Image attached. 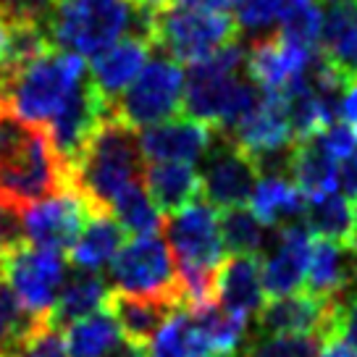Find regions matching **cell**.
<instances>
[{
    "instance_id": "obj_24",
    "label": "cell",
    "mask_w": 357,
    "mask_h": 357,
    "mask_svg": "<svg viewBox=\"0 0 357 357\" xmlns=\"http://www.w3.org/2000/svg\"><path fill=\"white\" fill-rule=\"evenodd\" d=\"M123 239H126V231L111 213H95L84 223L77 245L71 247V263L79 271L98 273L105 266H111L113 257L119 255V250L123 247Z\"/></svg>"
},
{
    "instance_id": "obj_18",
    "label": "cell",
    "mask_w": 357,
    "mask_h": 357,
    "mask_svg": "<svg viewBox=\"0 0 357 357\" xmlns=\"http://www.w3.org/2000/svg\"><path fill=\"white\" fill-rule=\"evenodd\" d=\"M357 284V252L352 247L315 239L307 260L305 287L307 294L321 300H342Z\"/></svg>"
},
{
    "instance_id": "obj_45",
    "label": "cell",
    "mask_w": 357,
    "mask_h": 357,
    "mask_svg": "<svg viewBox=\"0 0 357 357\" xmlns=\"http://www.w3.org/2000/svg\"><path fill=\"white\" fill-rule=\"evenodd\" d=\"M129 3L134 6V11L147 13V16H158V13L174 8L178 0H129Z\"/></svg>"
},
{
    "instance_id": "obj_13",
    "label": "cell",
    "mask_w": 357,
    "mask_h": 357,
    "mask_svg": "<svg viewBox=\"0 0 357 357\" xmlns=\"http://www.w3.org/2000/svg\"><path fill=\"white\" fill-rule=\"evenodd\" d=\"M318 53L302 50L297 45L281 40L279 34H263L250 45L245 56L247 79L263 95H281L289 82L307 74Z\"/></svg>"
},
{
    "instance_id": "obj_8",
    "label": "cell",
    "mask_w": 357,
    "mask_h": 357,
    "mask_svg": "<svg viewBox=\"0 0 357 357\" xmlns=\"http://www.w3.org/2000/svg\"><path fill=\"white\" fill-rule=\"evenodd\" d=\"M0 276L34 318L47 321L58 291L66 281V260L61 252L40 250L24 242L0 255Z\"/></svg>"
},
{
    "instance_id": "obj_30",
    "label": "cell",
    "mask_w": 357,
    "mask_h": 357,
    "mask_svg": "<svg viewBox=\"0 0 357 357\" xmlns=\"http://www.w3.org/2000/svg\"><path fill=\"white\" fill-rule=\"evenodd\" d=\"M192 312V318L197 321V326L202 328V334L208 336V342L213 347V355H231L239 349L242 339L247 331V318L236 315V312L226 310L221 302L205 300L195 307H187Z\"/></svg>"
},
{
    "instance_id": "obj_15",
    "label": "cell",
    "mask_w": 357,
    "mask_h": 357,
    "mask_svg": "<svg viewBox=\"0 0 357 357\" xmlns=\"http://www.w3.org/2000/svg\"><path fill=\"white\" fill-rule=\"evenodd\" d=\"M312 236L305 229V223H289L284 229H276V245L273 252L263 260V291L273 300L297 294L305 276H307V260H310Z\"/></svg>"
},
{
    "instance_id": "obj_29",
    "label": "cell",
    "mask_w": 357,
    "mask_h": 357,
    "mask_svg": "<svg viewBox=\"0 0 357 357\" xmlns=\"http://www.w3.org/2000/svg\"><path fill=\"white\" fill-rule=\"evenodd\" d=\"M302 221L310 236L315 234L318 239L339 242L347 247L352 242V208L339 192H328V195L307 200Z\"/></svg>"
},
{
    "instance_id": "obj_12",
    "label": "cell",
    "mask_w": 357,
    "mask_h": 357,
    "mask_svg": "<svg viewBox=\"0 0 357 357\" xmlns=\"http://www.w3.org/2000/svg\"><path fill=\"white\" fill-rule=\"evenodd\" d=\"M336 300H321L307 291L266 302L257 310V336H321L328 342Z\"/></svg>"
},
{
    "instance_id": "obj_38",
    "label": "cell",
    "mask_w": 357,
    "mask_h": 357,
    "mask_svg": "<svg viewBox=\"0 0 357 357\" xmlns=\"http://www.w3.org/2000/svg\"><path fill=\"white\" fill-rule=\"evenodd\" d=\"M56 0H0L3 24H45L53 13Z\"/></svg>"
},
{
    "instance_id": "obj_7",
    "label": "cell",
    "mask_w": 357,
    "mask_h": 357,
    "mask_svg": "<svg viewBox=\"0 0 357 357\" xmlns=\"http://www.w3.org/2000/svg\"><path fill=\"white\" fill-rule=\"evenodd\" d=\"M184 100V74L171 58H153L139 71V77L113 102V116L129 129H147L171 121L181 111Z\"/></svg>"
},
{
    "instance_id": "obj_46",
    "label": "cell",
    "mask_w": 357,
    "mask_h": 357,
    "mask_svg": "<svg viewBox=\"0 0 357 357\" xmlns=\"http://www.w3.org/2000/svg\"><path fill=\"white\" fill-rule=\"evenodd\" d=\"M176 6H190V8H200V11H221L226 13L231 0H178Z\"/></svg>"
},
{
    "instance_id": "obj_44",
    "label": "cell",
    "mask_w": 357,
    "mask_h": 357,
    "mask_svg": "<svg viewBox=\"0 0 357 357\" xmlns=\"http://www.w3.org/2000/svg\"><path fill=\"white\" fill-rule=\"evenodd\" d=\"M102 357H150V349H147V344H139V342H132V339L121 336V342Z\"/></svg>"
},
{
    "instance_id": "obj_39",
    "label": "cell",
    "mask_w": 357,
    "mask_h": 357,
    "mask_svg": "<svg viewBox=\"0 0 357 357\" xmlns=\"http://www.w3.org/2000/svg\"><path fill=\"white\" fill-rule=\"evenodd\" d=\"M328 342H342V344L352 347L357 352V291L352 289L347 297L336 300L334 324H331V334Z\"/></svg>"
},
{
    "instance_id": "obj_3",
    "label": "cell",
    "mask_w": 357,
    "mask_h": 357,
    "mask_svg": "<svg viewBox=\"0 0 357 357\" xmlns=\"http://www.w3.org/2000/svg\"><path fill=\"white\" fill-rule=\"evenodd\" d=\"M137 11L129 0H56L47 34L58 50L95 58L134 29Z\"/></svg>"
},
{
    "instance_id": "obj_48",
    "label": "cell",
    "mask_w": 357,
    "mask_h": 357,
    "mask_svg": "<svg viewBox=\"0 0 357 357\" xmlns=\"http://www.w3.org/2000/svg\"><path fill=\"white\" fill-rule=\"evenodd\" d=\"M349 247L357 252V200L352 205V242H349Z\"/></svg>"
},
{
    "instance_id": "obj_31",
    "label": "cell",
    "mask_w": 357,
    "mask_h": 357,
    "mask_svg": "<svg viewBox=\"0 0 357 357\" xmlns=\"http://www.w3.org/2000/svg\"><path fill=\"white\" fill-rule=\"evenodd\" d=\"M47 321L34 318L0 276V357H13Z\"/></svg>"
},
{
    "instance_id": "obj_10",
    "label": "cell",
    "mask_w": 357,
    "mask_h": 357,
    "mask_svg": "<svg viewBox=\"0 0 357 357\" xmlns=\"http://www.w3.org/2000/svg\"><path fill=\"white\" fill-rule=\"evenodd\" d=\"M111 116L113 102L105 100L87 77L79 84L77 92L66 100V105L56 113V119L45 126V132L50 137L61 160L68 166V171L77 163V158L82 155L89 137L98 132V126Z\"/></svg>"
},
{
    "instance_id": "obj_42",
    "label": "cell",
    "mask_w": 357,
    "mask_h": 357,
    "mask_svg": "<svg viewBox=\"0 0 357 357\" xmlns=\"http://www.w3.org/2000/svg\"><path fill=\"white\" fill-rule=\"evenodd\" d=\"M339 187L344 190L347 197L357 200V150L339 163Z\"/></svg>"
},
{
    "instance_id": "obj_51",
    "label": "cell",
    "mask_w": 357,
    "mask_h": 357,
    "mask_svg": "<svg viewBox=\"0 0 357 357\" xmlns=\"http://www.w3.org/2000/svg\"><path fill=\"white\" fill-rule=\"evenodd\" d=\"M355 132H357V129H355Z\"/></svg>"
},
{
    "instance_id": "obj_47",
    "label": "cell",
    "mask_w": 357,
    "mask_h": 357,
    "mask_svg": "<svg viewBox=\"0 0 357 357\" xmlns=\"http://www.w3.org/2000/svg\"><path fill=\"white\" fill-rule=\"evenodd\" d=\"M318 357H357V352L352 347L342 344V342H326V344L321 347Z\"/></svg>"
},
{
    "instance_id": "obj_11",
    "label": "cell",
    "mask_w": 357,
    "mask_h": 357,
    "mask_svg": "<svg viewBox=\"0 0 357 357\" xmlns=\"http://www.w3.org/2000/svg\"><path fill=\"white\" fill-rule=\"evenodd\" d=\"M89 215L92 213L79 195L74 192L58 195V197L37 202L24 211V239H26V245L40 247V250L63 252L77 245Z\"/></svg>"
},
{
    "instance_id": "obj_23",
    "label": "cell",
    "mask_w": 357,
    "mask_h": 357,
    "mask_svg": "<svg viewBox=\"0 0 357 357\" xmlns=\"http://www.w3.org/2000/svg\"><path fill=\"white\" fill-rule=\"evenodd\" d=\"M178 310L176 302L153 300V297H134L123 291H111L108 297V312L116 318L119 328L126 339L147 344L160 331V326L171 318V312Z\"/></svg>"
},
{
    "instance_id": "obj_37",
    "label": "cell",
    "mask_w": 357,
    "mask_h": 357,
    "mask_svg": "<svg viewBox=\"0 0 357 357\" xmlns=\"http://www.w3.org/2000/svg\"><path fill=\"white\" fill-rule=\"evenodd\" d=\"M37 129L40 126L26 123L22 116H16L6 102L0 100V166H6L16 155H22L26 145L32 142Z\"/></svg>"
},
{
    "instance_id": "obj_17",
    "label": "cell",
    "mask_w": 357,
    "mask_h": 357,
    "mask_svg": "<svg viewBox=\"0 0 357 357\" xmlns=\"http://www.w3.org/2000/svg\"><path fill=\"white\" fill-rule=\"evenodd\" d=\"M150 50H153V43L147 37L134 32L126 34L108 50H102L100 56L92 58L89 82L105 100L116 102L134 79L139 77V71L147 66Z\"/></svg>"
},
{
    "instance_id": "obj_26",
    "label": "cell",
    "mask_w": 357,
    "mask_h": 357,
    "mask_svg": "<svg viewBox=\"0 0 357 357\" xmlns=\"http://www.w3.org/2000/svg\"><path fill=\"white\" fill-rule=\"evenodd\" d=\"M289 181L305 195V200L321 197L328 192H336L339 184V166L336 160L324 153V147L318 145V139H305L294 142L289 153Z\"/></svg>"
},
{
    "instance_id": "obj_16",
    "label": "cell",
    "mask_w": 357,
    "mask_h": 357,
    "mask_svg": "<svg viewBox=\"0 0 357 357\" xmlns=\"http://www.w3.org/2000/svg\"><path fill=\"white\" fill-rule=\"evenodd\" d=\"M229 139H234L255 163L263 158L279 155L284 150H289L294 145V139H291L287 111H284V102L279 95L260 92L257 105L236 123V129L229 134Z\"/></svg>"
},
{
    "instance_id": "obj_20",
    "label": "cell",
    "mask_w": 357,
    "mask_h": 357,
    "mask_svg": "<svg viewBox=\"0 0 357 357\" xmlns=\"http://www.w3.org/2000/svg\"><path fill=\"white\" fill-rule=\"evenodd\" d=\"M215 300L226 310L250 318L266 305L260 257H229L215 271Z\"/></svg>"
},
{
    "instance_id": "obj_1",
    "label": "cell",
    "mask_w": 357,
    "mask_h": 357,
    "mask_svg": "<svg viewBox=\"0 0 357 357\" xmlns=\"http://www.w3.org/2000/svg\"><path fill=\"white\" fill-rule=\"evenodd\" d=\"M142 153L137 132L116 116L105 119L89 137L82 155L71 166V192L79 195L89 213H111L113 200L132 181L142 178Z\"/></svg>"
},
{
    "instance_id": "obj_21",
    "label": "cell",
    "mask_w": 357,
    "mask_h": 357,
    "mask_svg": "<svg viewBox=\"0 0 357 357\" xmlns=\"http://www.w3.org/2000/svg\"><path fill=\"white\" fill-rule=\"evenodd\" d=\"M108 297H111V287L100 273L74 271L71 276H66L63 287L58 291L56 305L47 315V328L61 331L79 318H87L92 312L105 310Z\"/></svg>"
},
{
    "instance_id": "obj_6",
    "label": "cell",
    "mask_w": 357,
    "mask_h": 357,
    "mask_svg": "<svg viewBox=\"0 0 357 357\" xmlns=\"http://www.w3.org/2000/svg\"><path fill=\"white\" fill-rule=\"evenodd\" d=\"M111 281L116 291L134 297L168 300L184 307L174 255L160 234L137 236L119 250L111 263Z\"/></svg>"
},
{
    "instance_id": "obj_14",
    "label": "cell",
    "mask_w": 357,
    "mask_h": 357,
    "mask_svg": "<svg viewBox=\"0 0 357 357\" xmlns=\"http://www.w3.org/2000/svg\"><path fill=\"white\" fill-rule=\"evenodd\" d=\"M145 163H195L215 142V132L190 116L155 123L137 134Z\"/></svg>"
},
{
    "instance_id": "obj_19",
    "label": "cell",
    "mask_w": 357,
    "mask_h": 357,
    "mask_svg": "<svg viewBox=\"0 0 357 357\" xmlns=\"http://www.w3.org/2000/svg\"><path fill=\"white\" fill-rule=\"evenodd\" d=\"M142 184L155 211L166 218L202 200L200 171L190 163H145Z\"/></svg>"
},
{
    "instance_id": "obj_5",
    "label": "cell",
    "mask_w": 357,
    "mask_h": 357,
    "mask_svg": "<svg viewBox=\"0 0 357 357\" xmlns=\"http://www.w3.org/2000/svg\"><path fill=\"white\" fill-rule=\"evenodd\" d=\"M71 192V171L40 126L22 155L0 166V205L26 211L37 202Z\"/></svg>"
},
{
    "instance_id": "obj_32",
    "label": "cell",
    "mask_w": 357,
    "mask_h": 357,
    "mask_svg": "<svg viewBox=\"0 0 357 357\" xmlns=\"http://www.w3.org/2000/svg\"><path fill=\"white\" fill-rule=\"evenodd\" d=\"M111 215L119 221V226H121L126 234H134V236L158 234L160 226H163V215L155 211V205L150 200L142 178H139V181H132V184L113 200Z\"/></svg>"
},
{
    "instance_id": "obj_9",
    "label": "cell",
    "mask_w": 357,
    "mask_h": 357,
    "mask_svg": "<svg viewBox=\"0 0 357 357\" xmlns=\"http://www.w3.org/2000/svg\"><path fill=\"white\" fill-rule=\"evenodd\" d=\"M260 178L255 160L234 139L215 134V142L205 153V168L200 174L202 197L215 211L247 208Z\"/></svg>"
},
{
    "instance_id": "obj_25",
    "label": "cell",
    "mask_w": 357,
    "mask_h": 357,
    "mask_svg": "<svg viewBox=\"0 0 357 357\" xmlns=\"http://www.w3.org/2000/svg\"><path fill=\"white\" fill-rule=\"evenodd\" d=\"M305 195L287 176H260L255 192L250 197V211L263 226L284 229L289 223H300L305 215Z\"/></svg>"
},
{
    "instance_id": "obj_50",
    "label": "cell",
    "mask_w": 357,
    "mask_h": 357,
    "mask_svg": "<svg viewBox=\"0 0 357 357\" xmlns=\"http://www.w3.org/2000/svg\"><path fill=\"white\" fill-rule=\"evenodd\" d=\"M326 3H334L336 6V3H347V0H326Z\"/></svg>"
},
{
    "instance_id": "obj_35",
    "label": "cell",
    "mask_w": 357,
    "mask_h": 357,
    "mask_svg": "<svg viewBox=\"0 0 357 357\" xmlns=\"http://www.w3.org/2000/svg\"><path fill=\"white\" fill-rule=\"evenodd\" d=\"M289 3L291 0H231L229 11L239 32H266L281 22Z\"/></svg>"
},
{
    "instance_id": "obj_2",
    "label": "cell",
    "mask_w": 357,
    "mask_h": 357,
    "mask_svg": "<svg viewBox=\"0 0 357 357\" xmlns=\"http://www.w3.org/2000/svg\"><path fill=\"white\" fill-rule=\"evenodd\" d=\"M84 79V58L53 47L13 77L0 79V100L26 123L47 126Z\"/></svg>"
},
{
    "instance_id": "obj_34",
    "label": "cell",
    "mask_w": 357,
    "mask_h": 357,
    "mask_svg": "<svg viewBox=\"0 0 357 357\" xmlns=\"http://www.w3.org/2000/svg\"><path fill=\"white\" fill-rule=\"evenodd\" d=\"M321 29H324L321 6L315 0H291L281 16L276 34L302 50L321 53Z\"/></svg>"
},
{
    "instance_id": "obj_28",
    "label": "cell",
    "mask_w": 357,
    "mask_h": 357,
    "mask_svg": "<svg viewBox=\"0 0 357 357\" xmlns=\"http://www.w3.org/2000/svg\"><path fill=\"white\" fill-rule=\"evenodd\" d=\"M121 342V328L108 310H98L63 328L68 357H102Z\"/></svg>"
},
{
    "instance_id": "obj_27",
    "label": "cell",
    "mask_w": 357,
    "mask_h": 357,
    "mask_svg": "<svg viewBox=\"0 0 357 357\" xmlns=\"http://www.w3.org/2000/svg\"><path fill=\"white\" fill-rule=\"evenodd\" d=\"M150 357H215L208 336L202 334L197 321L187 307L171 312L160 331L153 336Z\"/></svg>"
},
{
    "instance_id": "obj_40",
    "label": "cell",
    "mask_w": 357,
    "mask_h": 357,
    "mask_svg": "<svg viewBox=\"0 0 357 357\" xmlns=\"http://www.w3.org/2000/svg\"><path fill=\"white\" fill-rule=\"evenodd\" d=\"M315 139H318V145L324 147L326 155L331 158V160H336V166L357 150V132L352 126H347V123H331V126H326L321 134H315Z\"/></svg>"
},
{
    "instance_id": "obj_4",
    "label": "cell",
    "mask_w": 357,
    "mask_h": 357,
    "mask_svg": "<svg viewBox=\"0 0 357 357\" xmlns=\"http://www.w3.org/2000/svg\"><path fill=\"white\" fill-rule=\"evenodd\" d=\"M231 13L200 11L190 6H174L153 19V47H160L174 63H202L229 43H236Z\"/></svg>"
},
{
    "instance_id": "obj_22",
    "label": "cell",
    "mask_w": 357,
    "mask_h": 357,
    "mask_svg": "<svg viewBox=\"0 0 357 357\" xmlns=\"http://www.w3.org/2000/svg\"><path fill=\"white\" fill-rule=\"evenodd\" d=\"M321 58L342 77L357 82V0L336 3L324 13Z\"/></svg>"
},
{
    "instance_id": "obj_41",
    "label": "cell",
    "mask_w": 357,
    "mask_h": 357,
    "mask_svg": "<svg viewBox=\"0 0 357 357\" xmlns=\"http://www.w3.org/2000/svg\"><path fill=\"white\" fill-rule=\"evenodd\" d=\"M24 242H26V239H24L22 213L0 205V255L13 250V247L24 245Z\"/></svg>"
},
{
    "instance_id": "obj_33",
    "label": "cell",
    "mask_w": 357,
    "mask_h": 357,
    "mask_svg": "<svg viewBox=\"0 0 357 357\" xmlns=\"http://www.w3.org/2000/svg\"><path fill=\"white\" fill-rule=\"evenodd\" d=\"M223 250L231 257H260L266 245V226L257 221L250 208H229L218 213Z\"/></svg>"
},
{
    "instance_id": "obj_43",
    "label": "cell",
    "mask_w": 357,
    "mask_h": 357,
    "mask_svg": "<svg viewBox=\"0 0 357 357\" xmlns=\"http://www.w3.org/2000/svg\"><path fill=\"white\" fill-rule=\"evenodd\" d=\"M339 123L357 129V82L347 87L344 98L339 102Z\"/></svg>"
},
{
    "instance_id": "obj_36",
    "label": "cell",
    "mask_w": 357,
    "mask_h": 357,
    "mask_svg": "<svg viewBox=\"0 0 357 357\" xmlns=\"http://www.w3.org/2000/svg\"><path fill=\"white\" fill-rule=\"evenodd\" d=\"M321 347V336H257L242 357H318Z\"/></svg>"
},
{
    "instance_id": "obj_49",
    "label": "cell",
    "mask_w": 357,
    "mask_h": 357,
    "mask_svg": "<svg viewBox=\"0 0 357 357\" xmlns=\"http://www.w3.org/2000/svg\"><path fill=\"white\" fill-rule=\"evenodd\" d=\"M218 357H242V352H231V355H218Z\"/></svg>"
}]
</instances>
